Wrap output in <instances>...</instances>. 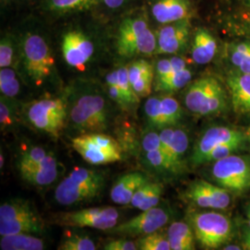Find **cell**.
Segmentation results:
<instances>
[{
	"label": "cell",
	"instance_id": "1",
	"mask_svg": "<svg viewBox=\"0 0 250 250\" xmlns=\"http://www.w3.org/2000/svg\"><path fill=\"white\" fill-rule=\"evenodd\" d=\"M116 49L123 58L151 56L157 50V34L146 14H135L122 21L116 36Z\"/></svg>",
	"mask_w": 250,
	"mask_h": 250
},
{
	"label": "cell",
	"instance_id": "2",
	"mask_svg": "<svg viewBox=\"0 0 250 250\" xmlns=\"http://www.w3.org/2000/svg\"><path fill=\"white\" fill-rule=\"evenodd\" d=\"M104 176L98 170L76 168L57 187L56 201L62 206L77 205L99 196L104 188Z\"/></svg>",
	"mask_w": 250,
	"mask_h": 250
},
{
	"label": "cell",
	"instance_id": "3",
	"mask_svg": "<svg viewBox=\"0 0 250 250\" xmlns=\"http://www.w3.org/2000/svg\"><path fill=\"white\" fill-rule=\"evenodd\" d=\"M185 105L197 116H214L227 107V95L223 84L214 77L206 76L194 81L185 93Z\"/></svg>",
	"mask_w": 250,
	"mask_h": 250
},
{
	"label": "cell",
	"instance_id": "4",
	"mask_svg": "<svg viewBox=\"0 0 250 250\" xmlns=\"http://www.w3.org/2000/svg\"><path fill=\"white\" fill-rule=\"evenodd\" d=\"M72 126L83 134L103 133L108 125V110L104 98L95 92L77 97L70 111Z\"/></svg>",
	"mask_w": 250,
	"mask_h": 250
},
{
	"label": "cell",
	"instance_id": "5",
	"mask_svg": "<svg viewBox=\"0 0 250 250\" xmlns=\"http://www.w3.org/2000/svg\"><path fill=\"white\" fill-rule=\"evenodd\" d=\"M23 70L36 85H41L51 74L54 59L45 38L36 33H28L21 41Z\"/></svg>",
	"mask_w": 250,
	"mask_h": 250
},
{
	"label": "cell",
	"instance_id": "6",
	"mask_svg": "<svg viewBox=\"0 0 250 250\" xmlns=\"http://www.w3.org/2000/svg\"><path fill=\"white\" fill-rule=\"evenodd\" d=\"M190 224L197 241L206 250L220 249L232 236L230 219L219 212H195L190 215Z\"/></svg>",
	"mask_w": 250,
	"mask_h": 250
},
{
	"label": "cell",
	"instance_id": "7",
	"mask_svg": "<svg viewBox=\"0 0 250 250\" xmlns=\"http://www.w3.org/2000/svg\"><path fill=\"white\" fill-rule=\"evenodd\" d=\"M27 121L37 130L53 137H59L67 121V105L60 98L39 99L26 107Z\"/></svg>",
	"mask_w": 250,
	"mask_h": 250
},
{
	"label": "cell",
	"instance_id": "8",
	"mask_svg": "<svg viewBox=\"0 0 250 250\" xmlns=\"http://www.w3.org/2000/svg\"><path fill=\"white\" fill-rule=\"evenodd\" d=\"M72 147L92 165H105L122 160L116 140L104 133L82 134L72 139Z\"/></svg>",
	"mask_w": 250,
	"mask_h": 250
},
{
	"label": "cell",
	"instance_id": "9",
	"mask_svg": "<svg viewBox=\"0 0 250 250\" xmlns=\"http://www.w3.org/2000/svg\"><path fill=\"white\" fill-rule=\"evenodd\" d=\"M211 176L218 186L231 193H246L250 190V160L233 154L215 161Z\"/></svg>",
	"mask_w": 250,
	"mask_h": 250
},
{
	"label": "cell",
	"instance_id": "10",
	"mask_svg": "<svg viewBox=\"0 0 250 250\" xmlns=\"http://www.w3.org/2000/svg\"><path fill=\"white\" fill-rule=\"evenodd\" d=\"M243 143L250 145V129L232 126H213L202 134L193 148L190 157L192 166L203 165L206 156L216 146L226 143Z\"/></svg>",
	"mask_w": 250,
	"mask_h": 250
},
{
	"label": "cell",
	"instance_id": "11",
	"mask_svg": "<svg viewBox=\"0 0 250 250\" xmlns=\"http://www.w3.org/2000/svg\"><path fill=\"white\" fill-rule=\"evenodd\" d=\"M120 215L113 207H95L80 210L61 212L55 215L56 224L78 227L95 228L108 231L118 224Z\"/></svg>",
	"mask_w": 250,
	"mask_h": 250
},
{
	"label": "cell",
	"instance_id": "12",
	"mask_svg": "<svg viewBox=\"0 0 250 250\" xmlns=\"http://www.w3.org/2000/svg\"><path fill=\"white\" fill-rule=\"evenodd\" d=\"M170 220V213L163 208L154 207L124 224H117L107 231L109 233L122 236H143L157 232Z\"/></svg>",
	"mask_w": 250,
	"mask_h": 250
},
{
	"label": "cell",
	"instance_id": "13",
	"mask_svg": "<svg viewBox=\"0 0 250 250\" xmlns=\"http://www.w3.org/2000/svg\"><path fill=\"white\" fill-rule=\"evenodd\" d=\"M231 192L205 180L192 182L184 193L188 201L202 208L225 209L231 205Z\"/></svg>",
	"mask_w": 250,
	"mask_h": 250
},
{
	"label": "cell",
	"instance_id": "14",
	"mask_svg": "<svg viewBox=\"0 0 250 250\" xmlns=\"http://www.w3.org/2000/svg\"><path fill=\"white\" fill-rule=\"evenodd\" d=\"M62 51L64 61L72 68L83 70L95 53V45L83 31L72 29L62 36Z\"/></svg>",
	"mask_w": 250,
	"mask_h": 250
},
{
	"label": "cell",
	"instance_id": "15",
	"mask_svg": "<svg viewBox=\"0 0 250 250\" xmlns=\"http://www.w3.org/2000/svg\"><path fill=\"white\" fill-rule=\"evenodd\" d=\"M191 32L189 19L163 24L157 33V55L177 54L188 46Z\"/></svg>",
	"mask_w": 250,
	"mask_h": 250
},
{
	"label": "cell",
	"instance_id": "16",
	"mask_svg": "<svg viewBox=\"0 0 250 250\" xmlns=\"http://www.w3.org/2000/svg\"><path fill=\"white\" fill-rule=\"evenodd\" d=\"M192 10L190 0H154L150 6L152 17L162 25L190 19Z\"/></svg>",
	"mask_w": 250,
	"mask_h": 250
},
{
	"label": "cell",
	"instance_id": "17",
	"mask_svg": "<svg viewBox=\"0 0 250 250\" xmlns=\"http://www.w3.org/2000/svg\"><path fill=\"white\" fill-rule=\"evenodd\" d=\"M232 110L239 116L250 118V74L234 72L227 76Z\"/></svg>",
	"mask_w": 250,
	"mask_h": 250
},
{
	"label": "cell",
	"instance_id": "18",
	"mask_svg": "<svg viewBox=\"0 0 250 250\" xmlns=\"http://www.w3.org/2000/svg\"><path fill=\"white\" fill-rule=\"evenodd\" d=\"M148 182L147 177L142 172L126 173L113 185L110 190V198L117 205H129L137 190Z\"/></svg>",
	"mask_w": 250,
	"mask_h": 250
},
{
	"label": "cell",
	"instance_id": "19",
	"mask_svg": "<svg viewBox=\"0 0 250 250\" xmlns=\"http://www.w3.org/2000/svg\"><path fill=\"white\" fill-rule=\"evenodd\" d=\"M59 164L52 154H47L42 161L29 169L21 171V175L27 183L36 187H46L58 178Z\"/></svg>",
	"mask_w": 250,
	"mask_h": 250
},
{
	"label": "cell",
	"instance_id": "20",
	"mask_svg": "<svg viewBox=\"0 0 250 250\" xmlns=\"http://www.w3.org/2000/svg\"><path fill=\"white\" fill-rule=\"evenodd\" d=\"M129 80L134 93L139 98L150 95L153 81L155 79V68L151 63L145 60H137L128 66Z\"/></svg>",
	"mask_w": 250,
	"mask_h": 250
},
{
	"label": "cell",
	"instance_id": "21",
	"mask_svg": "<svg viewBox=\"0 0 250 250\" xmlns=\"http://www.w3.org/2000/svg\"><path fill=\"white\" fill-rule=\"evenodd\" d=\"M217 52V41L212 34L205 28L196 30L191 48L192 59L199 65H205L214 59Z\"/></svg>",
	"mask_w": 250,
	"mask_h": 250
},
{
	"label": "cell",
	"instance_id": "22",
	"mask_svg": "<svg viewBox=\"0 0 250 250\" xmlns=\"http://www.w3.org/2000/svg\"><path fill=\"white\" fill-rule=\"evenodd\" d=\"M168 238L172 250H195L196 236L192 227L185 222H175L168 229Z\"/></svg>",
	"mask_w": 250,
	"mask_h": 250
},
{
	"label": "cell",
	"instance_id": "23",
	"mask_svg": "<svg viewBox=\"0 0 250 250\" xmlns=\"http://www.w3.org/2000/svg\"><path fill=\"white\" fill-rule=\"evenodd\" d=\"M45 224L39 215L25 217L16 221L0 223V234L8 235L14 233L40 234L44 232Z\"/></svg>",
	"mask_w": 250,
	"mask_h": 250
},
{
	"label": "cell",
	"instance_id": "24",
	"mask_svg": "<svg viewBox=\"0 0 250 250\" xmlns=\"http://www.w3.org/2000/svg\"><path fill=\"white\" fill-rule=\"evenodd\" d=\"M43 239L31 233H14L2 235L0 249L2 250H45Z\"/></svg>",
	"mask_w": 250,
	"mask_h": 250
},
{
	"label": "cell",
	"instance_id": "25",
	"mask_svg": "<svg viewBox=\"0 0 250 250\" xmlns=\"http://www.w3.org/2000/svg\"><path fill=\"white\" fill-rule=\"evenodd\" d=\"M163 193V186L160 183H146L134 194L129 205L140 210H147L157 207Z\"/></svg>",
	"mask_w": 250,
	"mask_h": 250
},
{
	"label": "cell",
	"instance_id": "26",
	"mask_svg": "<svg viewBox=\"0 0 250 250\" xmlns=\"http://www.w3.org/2000/svg\"><path fill=\"white\" fill-rule=\"evenodd\" d=\"M36 215L38 213L33 204L22 198L11 199L0 207V223L16 221Z\"/></svg>",
	"mask_w": 250,
	"mask_h": 250
},
{
	"label": "cell",
	"instance_id": "27",
	"mask_svg": "<svg viewBox=\"0 0 250 250\" xmlns=\"http://www.w3.org/2000/svg\"><path fill=\"white\" fill-rule=\"evenodd\" d=\"M188 146L189 138L188 133L183 129H175L168 154V160L170 161L172 171L182 170Z\"/></svg>",
	"mask_w": 250,
	"mask_h": 250
},
{
	"label": "cell",
	"instance_id": "28",
	"mask_svg": "<svg viewBox=\"0 0 250 250\" xmlns=\"http://www.w3.org/2000/svg\"><path fill=\"white\" fill-rule=\"evenodd\" d=\"M227 55L238 72L250 74V39L229 44Z\"/></svg>",
	"mask_w": 250,
	"mask_h": 250
},
{
	"label": "cell",
	"instance_id": "29",
	"mask_svg": "<svg viewBox=\"0 0 250 250\" xmlns=\"http://www.w3.org/2000/svg\"><path fill=\"white\" fill-rule=\"evenodd\" d=\"M96 3L97 0H46L45 9L55 13L65 14L90 9Z\"/></svg>",
	"mask_w": 250,
	"mask_h": 250
},
{
	"label": "cell",
	"instance_id": "30",
	"mask_svg": "<svg viewBox=\"0 0 250 250\" xmlns=\"http://www.w3.org/2000/svg\"><path fill=\"white\" fill-rule=\"evenodd\" d=\"M192 79V72L188 67L174 72L165 80L155 83V89L166 93H172L186 87Z\"/></svg>",
	"mask_w": 250,
	"mask_h": 250
},
{
	"label": "cell",
	"instance_id": "31",
	"mask_svg": "<svg viewBox=\"0 0 250 250\" xmlns=\"http://www.w3.org/2000/svg\"><path fill=\"white\" fill-rule=\"evenodd\" d=\"M187 68L186 61L181 57H171L158 61L155 66V83L165 80L174 72Z\"/></svg>",
	"mask_w": 250,
	"mask_h": 250
},
{
	"label": "cell",
	"instance_id": "32",
	"mask_svg": "<svg viewBox=\"0 0 250 250\" xmlns=\"http://www.w3.org/2000/svg\"><path fill=\"white\" fill-rule=\"evenodd\" d=\"M58 250H95L96 244L89 236L75 232H67L63 237Z\"/></svg>",
	"mask_w": 250,
	"mask_h": 250
},
{
	"label": "cell",
	"instance_id": "33",
	"mask_svg": "<svg viewBox=\"0 0 250 250\" xmlns=\"http://www.w3.org/2000/svg\"><path fill=\"white\" fill-rule=\"evenodd\" d=\"M21 89L17 74L12 68H1L0 70V91L1 95L9 99L16 97Z\"/></svg>",
	"mask_w": 250,
	"mask_h": 250
},
{
	"label": "cell",
	"instance_id": "34",
	"mask_svg": "<svg viewBox=\"0 0 250 250\" xmlns=\"http://www.w3.org/2000/svg\"><path fill=\"white\" fill-rule=\"evenodd\" d=\"M161 111L166 126L169 127L177 125L183 115V110L178 101L170 96L161 98Z\"/></svg>",
	"mask_w": 250,
	"mask_h": 250
},
{
	"label": "cell",
	"instance_id": "35",
	"mask_svg": "<svg viewBox=\"0 0 250 250\" xmlns=\"http://www.w3.org/2000/svg\"><path fill=\"white\" fill-rule=\"evenodd\" d=\"M138 250H170V241L167 234L154 232L143 235L137 242Z\"/></svg>",
	"mask_w": 250,
	"mask_h": 250
},
{
	"label": "cell",
	"instance_id": "36",
	"mask_svg": "<svg viewBox=\"0 0 250 250\" xmlns=\"http://www.w3.org/2000/svg\"><path fill=\"white\" fill-rule=\"evenodd\" d=\"M145 113L148 124L152 127L162 129L167 127L161 111V101L160 97H151L146 101Z\"/></svg>",
	"mask_w": 250,
	"mask_h": 250
},
{
	"label": "cell",
	"instance_id": "37",
	"mask_svg": "<svg viewBox=\"0 0 250 250\" xmlns=\"http://www.w3.org/2000/svg\"><path fill=\"white\" fill-rule=\"evenodd\" d=\"M247 146H249V145L236 143V142L220 145V146H216L213 150H211L206 156L203 164L211 163V162L222 160L226 157H229L231 155H233L234 153L239 151L240 149H245L247 147Z\"/></svg>",
	"mask_w": 250,
	"mask_h": 250
},
{
	"label": "cell",
	"instance_id": "38",
	"mask_svg": "<svg viewBox=\"0 0 250 250\" xmlns=\"http://www.w3.org/2000/svg\"><path fill=\"white\" fill-rule=\"evenodd\" d=\"M117 82L119 83V86L123 95L125 96V99L128 103V105H134L138 102V96L134 93L133 86L129 80V74H128V67L122 66L116 70Z\"/></svg>",
	"mask_w": 250,
	"mask_h": 250
},
{
	"label": "cell",
	"instance_id": "39",
	"mask_svg": "<svg viewBox=\"0 0 250 250\" xmlns=\"http://www.w3.org/2000/svg\"><path fill=\"white\" fill-rule=\"evenodd\" d=\"M9 98L1 95L0 99V125L1 130L6 131L13 126L16 120L15 106Z\"/></svg>",
	"mask_w": 250,
	"mask_h": 250
},
{
	"label": "cell",
	"instance_id": "40",
	"mask_svg": "<svg viewBox=\"0 0 250 250\" xmlns=\"http://www.w3.org/2000/svg\"><path fill=\"white\" fill-rule=\"evenodd\" d=\"M46 155L47 153L45 149L40 146H33L27 149L26 151L21 155L19 161L18 167L20 172L29 169L37 162L42 161Z\"/></svg>",
	"mask_w": 250,
	"mask_h": 250
},
{
	"label": "cell",
	"instance_id": "41",
	"mask_svg": "<svg viewBox=\"0 0 250 250\" xmlns=\"http://www.w3.org/2000/svg\"><path fill=\"white\" fill-rule=\"evenodd\" d=\"M15 44L10 36L2 37L0 42V68L10 67L14 62Z\"/></svg>",
	"mask_w": 250,
	"mask_h": 250
},
{
	"label": "cell",
	"instance_id": "42",
	"mask_svg": "<svg viewBox=\"0 0 250 250\" xmlns=\"http://www.w3.org/2000/svg\"><path fill=\"white\" fill-rule=\"evenodd\" d=\"M106 83H107V93L110 99H113L117 104H119L120 106L125 108L128 107L129 105L117 82L116 70L107 73L106 75Z\"/></svg>",
	"mask_w": 250,
	"mask_h": 250
},
{
	"label": "cell",
	"instance_id": "43",
	"mask_svg": "<svg viewBox=\"0 0 250 250\" xmlns=\"http://www.w3.org/2000/svg\"><path fill=\"white\" fill-rule=\"evenodd\" d=\"M146 160L155 170L172 171L170 161L161 149L146 152Z\"/></svg>",
	"mask_w": 250,
	"mask_h": 250
},
{
	"label": "cell",
	"instance_id": "44",
	"mask_svg": "<svg viewBox=\"0 0 250 250\" xmlns=\"http://www.w3.org/2000/svg\"><path fill=\"white\" fill-rule=\"evenodd\" d=\"M142 147L145 152L153 151L157 149L162 150L160 134L151 131L145 134L142 141Z\"/></svg>",
	"mask_w": 250,
	"mask_h": 250
},
{
	"label": "cell",
	"instance_id": "45",
	"mask_svg": "<svg viewBox=\"0 0 250 250\" xmlns=\"http://www.w3.org/2000/svg\"><path fill=\"white\" fill-rule=\"evenodd\" d=\"M103 249L106 250H138V245L132 240L113 239L107 242Z\"/></svg>",
	"mask_w": 250,
	"mask_h": 250
},
{
	"label": "cell",
	"instance_id": "46",
	"mask_svg": "<svg viewBox=\"0 0 250 250\" xmlns=\"http://www.w3.org/2000/svg\"><path fill=\"white\" fill-rule=\"evenodd\" d=\"M102 3L105 5V7L108 9H119L130 1V0H101Z\"/></svg>",
	"mask_w": 250,
	"mask_h": 250
},
{
	"label": "cell",
	"instance_id": "47",
	"mask_svg": "<svg viewBox=\"0 0 250 250\" xmlns=\"http://www.w3.org/2000/svg\"><path fill=\"white\" fill-rule=\"evenodd\" d=\"M243 247L244 250H250V231L246 230L243 235Z\"/></svg>",
	"mask_w": 250,
	"mask_h": 250
},
{
	"label": "cell",
	"instance_id": "48",
	"mask_svg": "<svg viewBox=\"0 0 250 250\" xmlns=\"http://www.w3.org/2000/svg\"><path fill=\"white\" fill-rule=\"evenodd\" d=\"M223 250H240L241 248L236 246V245H229V246H225L224 248H223Z\"/></svg>",
	"mask_w": 250,
	"mask_h": 250
},
{
	"label": "cell",
	"instance_id": "49",
	"mask_svg": "<svg viewBox=\"0 0 250 250\" xmlns=\"http://www.w3.org/2000/svg\"><path fill=\"white\" fill-rule=\"evenodd\" d=\"M246 213H247V217H248V221H249L250 228V203H249L247 207H246Z\"/></svg>",
	"mask_w": 250,
	"mask_h": 250
},
{
	"label": "cell",
	"instance_id": "50",
	"mask_svg": "<svg viewBox=\"0 0 250 250\" xmlns=\"http://www.w3.org/2000/svg\"><path fill=\"white\" fill-rule=\"evenodd\" d=\"M245 32H246L247 34H249L250 37V21H246V23H245Z\"/></svg>",
	"mask_w": 250,
	"mask_h": 250
},
{
	"label": "cell",
	"instance_id": "51",
	"mask_svg": "<svg viewBox=\"0 0 250 250\" xmlns=\"http://www.w3.org/2000/svg\"><path fill=\"white\" fill-rule=\"evenodd\" d=\"M4 161H5V159H4L3 154H2V151H1V154H0V168H1V169H2L3 166H4Z\"/></svg>",
	"mask_w": 250,
	"mask_h": 250
},
{
	"label": "cell",
	"instance_id": "52",
	"mask_svg": "<svg viewBox=\"0 0 250 250\" xmlns=\"http://www.w3.org/2000/svg\"><path fill=\"white\" fill-rule=\"evenodd\" d=\"M247 4H248L249 6H250V0H247Z\"/></svg>",
	"mask_w": 250,
	"mask_h": 250
},
{
	"label": "cell",
	"instance_id": "53",
	"mask_svg": "<svg viewBox=\"0 0 250 250\" xmlns=\"http://www.w3.org/2000/svg\"><path fill=\"white\" fill-rule=\"evenodd\" d=\"M1 1H2V2H4V3H6V2H8L9 0H1Z\"/></svg>",
	"mask_w": 250,
	"mask_h": 250
}]
</instances>
